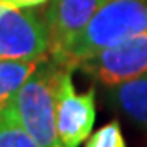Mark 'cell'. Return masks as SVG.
<instances>
[{"mask_svg": "<svg viewBox=\"0 0 147 147\" xmlns=\"http://www.w3.org/2000/svg\"><path fill=\"white\" fill-rule=\"evenodd\" d=\"M48 0H0L2 5L7 7H18V9H32V7H39L46 4Z\"/></svg>", "mask_w": 147, "mask_h": 147, "instance_id": "8fae6325", "label": "cell"}, {"mask_svg": "<svg viewBox=\"0 0 147 147\" xmlns=\"http://www.w3.org/2000/svg\"><path fill=\"white\" fill-rule=\"evenodd\" d=\"M115 105L133 121L147 128V73L113 85Z\"/></svg>", "mask_w": 147, "mask_h": 147, "instance_id": "52a82bcc", "label": "cell"}, {"mask_svg": "<svg viewBox=\"0 0 147 147\" xmlns=\"http://www.w3.org/2000/svg\"><path fill=\"white\" fill-rule=\"evenodd\" d=\"M147 30V0H107L87 27L60 51L50 57L57 64L76 69L98 51L119 45Z\"/></svg>", "mask_w": 147, "mask_h": 147, "instance_id": "6da1fadb", "label": "cell"}, {"mask_svg": "<svg viewBox=\"0 0 147 147\" xmlns=\"http://www.w3.org/2000/svg\"><path fill=\"white\" fill-rule=\"evenodd\" d=\"M85 147H126V140L117 121L101 126L98 131H94L89 138Z\"/></svg>", "mask_w": 147, "mask_h": 147, "instance_id": "30bf717a", "label": "cell"}, {"mask_svg": "<svg viewBox=\"0 0 147 147\" xmlns=\"http://www.w3.org/2000/svg\"><path fill=\"white\" fill-rule=\"evenodd\" d=\"M43 60H9L0 59V112L11 107L18 90Z\"/></svg>", "mask_w": 147, "mask_h": 147, "instance_id": "ba28073f", "label": "cell"}, {"mask_svg": "<svg viewBox=\"0 0 147 147\" xmlns=\"http://www.w3.org/2000/svg\"><path fill=\"white\" fill-rule=\"evenodd\" d=\"M76 69L108 87L144 75L147 73V30L98 51L80 62Z\"/></svg>", "mask_w": 147, "mask_h": 147, "instance_id": "5b68a950", "label": "cell"}, {"mask_svg": "<svg viewBox=\"0 0 147 147\" xmlns=\"http://www.w3.org/2000/svg\"><path fill=\"white\" fill-rule=\"evenodd\" d=\"M0 147H41L20 122L13 105L0 112Z\"/></svg>", "mask_w": 147, "mask_h": 147, "instance_id": "9c48e42d", "label": "cell"}, {"mask_svg": "<svg viewBox=\"0 0 147 147\" xmlns=\"http://www.w3.org/2000/svg\"><path fill=\"white\" fill-rule=\"evenodd\" d=\"M107 0H53L45 14L50 36V57L59 55Z\"/></svg>", "mask_w": 147, "mask_h": 147, "instance_id": "8992f818", "label": "cell"}, {"mask_svg": "<svg viewBox=\"0 0 147 147\" xmlns=\"http://www.w3.org/2000/svg\"><path fill=\"white\" fill-rule=\"evenodd\" d=\"M62 69L64 66L55 60H43L11 103L20 122L41 147H64L55 119V94Z\"/></svg>", "mask_w": 147, "mask_h": 147, "instance_id": "7a4b0ae2", "label": "cell"}, {"mask_svg": "<svg viewBox=\"0 0 147 147\" xmlns=\"http://www.w3.org/2000/svg\"><path fill=\"white\" fill-rule=\"evenodd\" d=\"M50 36L46 22L30 9L2 5L0 9V59L46 60Z\"/></svg>", "mask_w": 147, "mask_h": 147, "instance_id": "3957f363", "label": "cell"}, {"mask_svg": "<svg viewBox=\"0 0 147 147\" xmlns=\"http://www.w3.org/2000/svg\"><path fill=\"white\" fill-rule=\"evenodd\" d=\"M57 133L64 147H80L85 142L96 121V92L94 89L78 94L73 85V69L60 73L55 94Z\"/></svg>", "mask_w": 147, "mask_h": 147, "instance_id": "277c9868", "label": "cell"}]
</instances>
